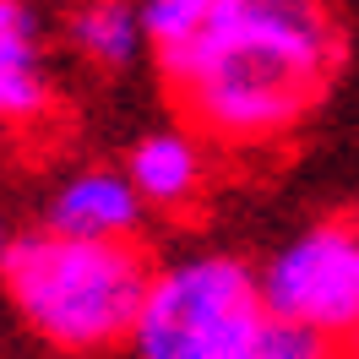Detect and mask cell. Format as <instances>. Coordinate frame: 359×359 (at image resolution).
Here are the masks:
<instances>
[{"label": "cell", "instance_id": "cell-1", "mask_svg": "<svg viewBox=\"0 0 359 359\" xmlns=\"http://www.w3.org/2000/svg\"><path fill=\"white\" fill-rule=\"evenodd\" d=\"M348 39L332 0H212L196 39L158 55L175 109L234 153L289 142L332 93Z\"/></svg>", "mask_w": 359, "mask_h": 359}, {"label": "cell", "instance_id": "cell-7", "mask_svg": "<svg viewBox=\"0 0 359 359\" xmlns=\"http://www.w3.org/2000/svg\"><path fill=\"white\" fill-rule=\"evenodd\" d=\"M71 44L82 49V60H93L98 71H126L142 60V49H153L136 0H88L71 17Z\"/></svg>", "mask_w": 359, "mask_h": 359}, {"label": "cell", "instance_id": "cell-3", "mask_svg": "<svg viewBox=\"0 0 359 359\" xmlns=\"http://www.w3.org/2000/svg\"><path fill=\"white\" fill-rule=\"evenodd\" d=\"M267 321L262 272L229 250H191L153 267L131 327L136 359H234Z\"/></svg>", "mask_w": 359, "mask_h": 359}, {"label": "cell", "instance_id": "cell-5", "mask_svg": "<svg viewBox=\"0 0 359 359\" xmlns=\"http://www.w3.org/2000/svg\"><path fill=\"white\" fill-rule=\"evenodd\" d=\"M142 224H147V196L136 191L131 169H109V163L60 180V191L44 207V229L76 240H136Z\"/></svg>", "mask_w": 359, "mask_h": 359}, {"label": "cell", "instance_id": "cell-4", "mask_svg": "<svg viewBox=\"0 0 359 359\" xmlns=\"http://www.w3.org/2000/svg\"><path fill=\"white\" fill-rule=\"evenodd\" d=\"M262 299L272 316L354 343L359 332V224L327 218L262 262Z\"/></svg>", "mask_w": 359, "mask_h": 359}, {"label": "cell", "instance_id": "cell-12", "mask_svg": "<svg viewBox=\"0 0 359 359\" xmlns=\"http://www.w3.org/2000/svg\"><path fill=\"white\" fill-rule=\"evenodd\" d=\"M6 245H11V234H6V224H0V262H6Z\"/></svg>", "mask_w": 359, "mask_h": 359}, {"label": "cell", "instance_id": "cell-8", "mask_svg": "<svg viewBox=\"0 0 359 359\" xmlns=\"http://www.w3.org/2000/svg\"><path fill=\"white\" fill-rule=\"evenodd\" d=\"M234 359H348V343L316 332V327H299V321H283L272 316L250 332V343L240 348Z\"/></svg>", "mask_w": 359, "mask_h": 359}, {"label": "cell", "instance_id": "cell-13", "mask_svg": "<svg viewBox=\"0 0 359 359\" xmlns=\"http://www.w3.org/2000/svg\"><path fill=\"white\" fill-rule=\"evenodd\" d=\"M348 359H359V332H354V343H348Z\"/></svg>", "mask_w": 359, "mask_h": 359}, {"label": "cell", "instance_id": "cell-9", "mask_svg": "<svg viewBox=\"0 0 359 359\" xmlns=\"http://www.w3.org/2000/svg\"><path fill=\"white\" fill-rule=\"evenodd\" d=\"M142 6V27H147V44L153 55L163 49H180L185 39H196L212 11V0H136Z\"/></svg>", "mask_w": 359, "mask_h": 359}, {"label": "cell", "instance_id": "cell-6", "mask_svg": "<svg viewBox=\"0 0 359 359\" xmlns=\"http://www.w3.org/2000/svg\"><path fill=\"white\" fill-rule=\"evenodd\" d=\"M207 136L191 126H169V131H147L131 147L126 169H131L136 191L147 196L158 212H185L207 191Z\"/></svg>", "mask_w": 359, "mask_h": 359}, {"label": "cell", "instance_id": "cell-2", "mask_svg": "<svg viewBox=\"0 0 359 359\" xmlns=\"http://www.w3.org/2000/svg\"><path fill=\"white\" fill-rule=\"evenodd\" d=\"M153 283V262L136 240H76V234H22L6 245L0 289L22 327L55 354H104L131 343Z\"/></svg>", "mask_w": 359, "mask_h": 359}, {"label": "cell", "instance_id": "cell-11", "mask_svg": "<svg viewBox=\"0 0 359 359\" xmlns=\"http://www.w3.org/2000/svg\"><path fill=\"white\" fill-rule=\"evenodd\" d=\"M0 66H39V17L27 0H0Z\"/></svg>", "mask_w": 359, "mask_h": 359}, {"label": "cell", "instance_id": "cell-10", "mask_svg": "<svg viewBox=\"0 0 359 359\" xmlns=\"http://www.w3.org/2000/svg\"><path fill=\"white\" fill-rule=\"evenodd\" d=\"M49 114V82L44 66H0V120L6 126H27Z\"/></svg>", "mask_w": 359, "mask_h": 359}]
</instances>
